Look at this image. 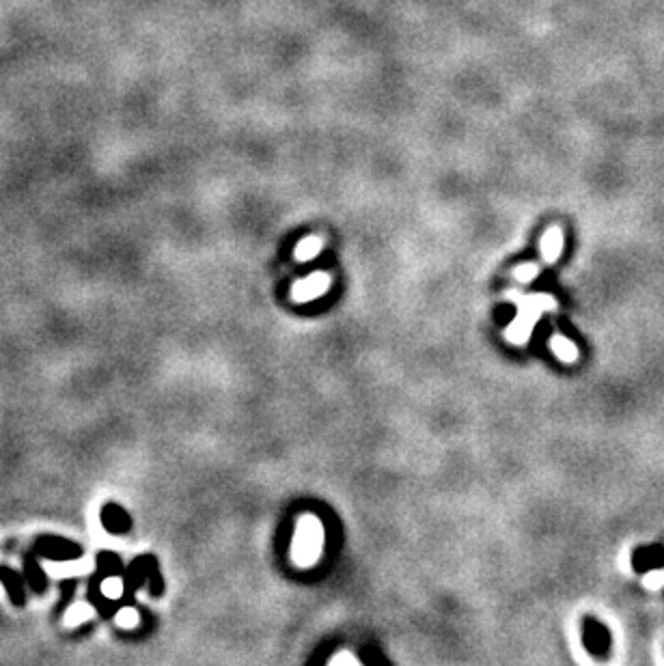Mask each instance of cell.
Masks as SVG:
<instances>
[{
    "label": "cell",
    "mask_w": 664,
    "mask_h": 666,
    "mask_svg": "<svg viewBox=\"0 0 664 666\" xmlns=\"http://www.w3.org/2000/svg\"><path fill=\"white\" fill-rule=\"evenodd\" d=\"M323 548V526L315 516H304L298 520V528L292 543V559L298 567H311L321 557Z\"/></svg>",
    "instance_id": "6da1fadb"
},
{
    "label": "cell",
    "mask_w": 664,
    "mask_h": 666,
    "mask_svg": "<svg viewBox=\"0 0 664 666\" xmlns=\"http://www.w3.org/2000/svg\"><path fill=\"white\" fill-rule=\"evenodd\" d=\"M157 570V561H155V557H151V554H143V557H136L132 563H130V567L123 572V593H121V601L126 604V606H134L136 604V591L145 584V582H149V578H151V574Z\"/></svg>",
    "instance_id": "7a4b0ae2"
},
{
    "label": "cell",
    "mask_w": 664,
    "mask_h": 666,
    "mask_svg": "<svg viewBox=\"0 0 664 666\" xmlns=\"http://www.w3.org/2000/svg\"><path fill=\"white\" fill-rule=\"evenodd\" d=\"M41 559H50V561H76L82 557V545L65 539V537H57V535H41L35 541L33 548Z\"/></svg>",
    "instance_id": "3957f363"
},
{
    "label": "cell",
    "mask_w": 664,
    "mask_h": 666,
    "mask_svg": "<svg viewBox=\"0 0 664 666\" xmlns=\"http://www.w3.org/2000/svg\"><path fill=\"white\" fill-rule=\"evenodd\" d=\"M543 300H546V298H543ZM543 300H541V298H531V300L524 302V306L520 309V315H518L516 323L505 332V337H507L509 341H514V343H526V341H529V335H531V330H533V326H535V319L539 317V313H541L543 309H550V304H552V300H548L546 304H541Z\"/></svg>",
    "instance_id": "277c9868"
},
{
    "label": "cell",
    "mask_w": 664,
    "mask_h": 666,
    "mask_svg": "<svg viewBox=\"0 0 664 666\" xmlns=\"http://www.w3.org/2000/svg\"><path fill=\"white\" fill-rule=\"evenodd\" d=\"M106 578L104 576H99L97 572L91 576V580H89V593H87V599H89V604L97 610L99 613V617L101 619H113L117 613H119V608L121 606H126L121 599H110V597H106L104 595V591H101V582H104Z\"/></svg>",
    "instance_id": "5b68a950"
},
{
    "label": "cell",
    "mask_w": 664,
    "mask_h": 666,
    "mask_svg": "<svg viewBox=\"0 0 664 666\" xmlns=\"http://www.w3.org/2000/svg\"><path fill=\"white\" fill-rule=\"evenodd\" d=\"M328 287H330V276L323 272H317V274H311L309 279L296 283L292 289V296L296 302H309V300L323 296L328 292Z\"/></svg>",
    "instance_id": "8992f818"
},
{
    "label": "cell",
    "mask_w": 664,
    "mask_h": 666,
    "mask_svg": "<svg viewBox=\"0 0 664 666\" xmlns=\"http://www.w3.org/2000/svg\"><path fill=\"white\" fill-rule=\"evenodd\" d=\"M99 518H101L104 528L113 535H126L132 528V518L128 516V511L121 505H115V503L104 505Z\"/></svg>",
    "instance_id": "52a82bcc"
},
{
    "label": "cell",
    "mask_w": 664,
    "mask_h": 666,
    "mask_svg": "<svg viewBox=\"0 0 664 666\" xmlns=\"http://www.w3.org/2000/svg\"><path fill=\"white\" fill-rule=\"evenodd\" d=\"M0 582H3L13 606L26 604V580H24V576H20L16 570H11L7 565H0Z\"/></svg>",
    "instance_id": "ba28073f"
},
{
    "label": "cell",
    "mask_w": 664,
    "mask_h": 666,
    "mask_svg": "<svg viewBox=\"0 0 664 666\" xmlns=\"http://www.w3.org/2000/svg\"><path fill=\"white\" fill-rule=\"evenodd\" d=\"M24 580L35 593H43L48 589V576L39 563V554L35 550L24 554Z\"/></svg>",
    "instance_id": "9c48e42d"
},
{
    "label": "cell",
    "mask_w": 664,
    "mask_h": 666,
    "mask_svg": "<svg viewBox=\"0 0 664 666\" xmlns=\"http://www.w3.org/2000/svg\"><path fill=\"white\" fill-rule=\"evenodd\" d=\"M123 561L119 554L115 552H108V550H101L97 554V574L104 576V578H117V576H123Z\"/></svg>",
    "instance_id": "30bf717a"
},
{
    "label": "cell",
    "mask_w": 664,
    "mask_h": 666,
    "mask_svg": "<svg viewBox=\"0 0 664 666\" xmlns=\"http://www.w3.org/2000/svg\"><path fill=\"white\" fill-rule=\"evenodd\" d=\"M561 248H563V233L559 227H552L546 231L543 240H541V255L548 263L557 261L559 255H561Z\"/></svg>",
    "instance_id": "8fae6325"
},
{
    "label": "cell",
    "mask_w": 664,
    "mask_h": 666,
    "mask_svg": "<svg viewBox=\"0 0 664 666\" xmlns=\"http://www.w3.org/2000/svg\"><path fill=\"white\" fill-rule=\"evenodd\" d=\"M550 350L555 352V356L563 362H574L578 358V350L572 341H568L565 337L561 335H555L550 339Z\"/></svg>",
    "instance_id": "7c38bea8"
},
{
    "label": "cell",
    "mask_w": 664,
    "mask_h": 666,
    "mask_svg": "<svg viewBox=\"0 0 664 666\" xmlns=\"http://www.w3.org/2000/svg\"><path fill=\"white\" fill-rule=\"evenodd\" d=\"M321 246H323V242L319 240V238H304L298 246H296V259L298 261H311V259H315L317 255H319V250H321Z\"/></svg>",
    "instance_id": "4fadbf2b"
},
{
    "label": "cell",
    "mask_w": 664,
    "mask_h": 666,
    "mask_svg": "<svg viewBox=\"0 0 664 666\" xmlns=\"http://www.w3.org/2000/svg\"><path fill=\"white\" fill-rule=\"evenodd\" d=\"M76 587H78V580L76 578H67V580H63L61 584H59V591H61V595H63V599L59 601V606H57V610L54 613H63V610L70 606V601L74 599V595H76Z\"/></svg>",
    "instance_id": "5bb4252c"
},
{
    "label": "cell",
    "mask_w": 664,
    "mask_h": 666,
    "mask_svg": "<svg viewBox=\"0 0 664 666\" xmlns=\"http://www.w3.org/2000/svg\"><path fill=\"white\" fill-rule=\"evenodd\" d=\"M537 274H539V270H537V265H535V263H526V265L516 267V279H518V281H522V283L533 281Z\"/></svg>",
    "instance_id": "9a60e30c"
},
{
    "label": "cell",
    "mask_w": 664,
    "mask_h": 666,
    "mask_svg": "<svg viewBox=\"0 0 664 666\" xmlns=\"http://www.w3.org/2000/svg\"><path fill=\"white\" fill-rule=\"evenodd\" d=\"M330 664H332V666H339V664H360V660H358L356 655L343 651V653H339V655H335V657H330Z\"/></svg>",
    "instance_id": "2e32d148"
}]
</instances>
